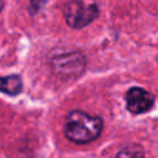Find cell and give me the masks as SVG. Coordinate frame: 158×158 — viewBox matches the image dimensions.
<instances>
[{
    "label": "cell",
    "instance_id": "6da1fadb",
    "mask_svg": "<svg viewBox=\"0 0 158 158\" xmlns=\"http://www.w3.org/2000/svg\"><path fill=\"white\" fill-rule=\"evenodd\" d=\"M102 130V120L99 116L74 110L67 115L64 132L68 139L74 143L85 144L96 139Z\"/></svg>",
    "mask_w": 158,
    "mask_h": 158
},
{
    "label": "cell",
    "instance_id": "7a4b0ae2",
    "mask_svg": "<svg viewBox=\"0 0 158 158\" xmlns=\"http://www.w3.org/2000/svg\"><path fill=\"white\" fill-rule=\"evenodd\" d=\"M63 15L68 26L73 28L85 27L99 15L98 0H69L63 6Z\"/></svg>",
    "mask_w": 158,
    "mask_h": 158
},
{
    "label": "cell",
    "instance_id": "3957f363",
    "mask_svg": "<svg viewBox=\"0 0 158 158\" xmlns=\"http://www.w3.org/2000/svg\"><path fill=\"white\" fill-rule=\"evenodd\" d=\"M51 63L54 72L63 78L78 77L85 68V58L78 52H67L54 56Z\"/></svg>",
    "mask_w": 158,
    "mask_h": 158
},
{
    "label": "cell",
    "instance_id": "277c9868",
    "mask_svg": "<svg viewBox=\"0 0 158 158\" xmlns=\"http://www.w3.org/2000/svg\"><path fill=\"white\" fill-rule=\"evenodd\" d=\"M127 110L133 115H139L149 111L154 105V95L143 88L133 86L126 93Z\"/></svg>",
    "mask_w": 158,
    "mask_h": 158
},
{
    "label": "cell",
    "instance_id": "5b68a950",
    "mask_svg": "<svg viewBox=\"0 0 158 158\" xmlns=\"http://www.w3.org/2000/svg\"><path fill=\"white\" fill-rule=\"evenodd\" d=\"M22 90V80L19 75L0 77V91L7 95H17Z\"/></svg>",
    "mask_w": 158,
    "mask_h": 158
},
{
    "label": "cell",
    "instance_id": "8992f818",
    "mask_svg": "<svg viewBox=\"0 0 158 158\" xmlns=\"http://www.w3.org/2000/svg\"><path fill=\"white\" fill-rule=\"evenodd\" d=\"M116 158H146L144 151L139 144H127L116 154Z\"/></svg>",
    "mask_w": 158,
    "mask_h": 158
},
{
    "label": "cell",
    "instance_id": "52a82bcc",
    "mask_svg": "<svg viewBox=\"0 0 158 158\" xmlns=\"http://www.w3.org/2000/svg\"><path fill=\"white\" fill-rule=\"evenodd\" d=\"M43 1H44V0H30L31 6H32V7H35V9H38V7L43 4Z\"/></svg>",
    "mask_w": 158,
    "mask_h": 158
},
{
    "label": "cell",
    "instance_id": "ba28073f",
    "mask_svg": "<svg viewBox=\"0 0 158 158\" xmlns=\"http://www.w3.org/2000/svg\"><path fill=\"white\" fill-rule=\"evenodd\" d=\"M0 9H1V4H0Z\"/></svg>",
    "mask_w": 158,
    "mask_h": 158
},
{
    "label": "cell",
    "instance_id": "9c48e42d",
    "mask_svg": "<svg viewBox=\"0 0 158 158\" xmlns=\"http://www.w3.org/2000/svg\"><path fill=\"white\" fill-rule=\"evenodd\" d=\"M157 60H158V57H157Z\"/></svg>",
    "mask_w": 158,
    "mask_h": 158
}]
</instances>
